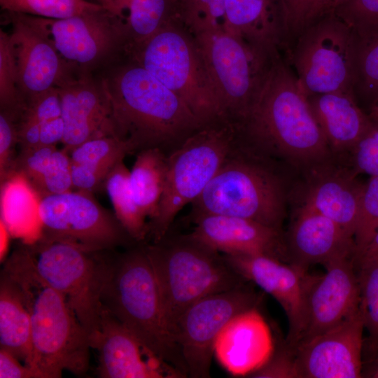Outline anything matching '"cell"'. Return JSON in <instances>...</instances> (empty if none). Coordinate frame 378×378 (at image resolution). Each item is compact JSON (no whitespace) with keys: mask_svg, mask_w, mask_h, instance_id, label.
<instances>
[{"mask_svg":"<svg viewBox=\"0 0 378 378\" xmlns=\"http://www.w3.org/2000/svg\"><path fill=\"white\" fill-rule=\"evenodd\" d=\"M241 136L265 154L306 171L332 153L298 78L281 55L274 59L244 120Z\"/></svg>","mask_w":378,"mask_h":378,"instance_id":"obj_1","label":"cell"},{"mask_svg":"<svg viewBox=\"0 0 378 378\" xmlns=\"http://www.w3.org/2000/svg\"><path fill=\"white\" fill-rule=\"evenodd\" d=\"M101 80L115 136L128 145L131 154L153 148L169 154L205 125L183 100L134 61Z\"/></svg>","mask_w":378,"mask_h":378,"instance_id":"obj_2","label":"cell"},{"mask_svg":"<svg viewBox=\"0 0 378 378\" xmlns=\"http://www.w3.org/2000/svg\"><path fill=\"white\" fill-rule=\"evenodd\" d=\"M3 272L19 288L29 312L31 355L27 366L36 378H58L88 370L90 337L61 293L36 272L25 244L6 260Z\"/></svg>","mask_w":378,"mask_h":378,"instance_id":"obj_3","label":"cell"},{"mask_svg":"<svg viewBox=\"0 0 378 378\" xmlns=\"http://www.w3.org/2000/svg\"><path fill=\"white\" fill-rule=\"evenodd\" d=\"M278 161L246 141L239 132L217 173L191 204L190 219L220 214L281 230L288 193Z\"/></svg>","mask_w":378,"mask_h":378,"instance_id":"obj_4","label":"cell"},{"mask_svg":"<svg viewBox=\"0 0 378 378\" xmlns=\"http://www.w3.org/2000/svg\"><path fill=\"white\" fill-rule=\"evenodd\" d=\"M144 243L120 253L102 254V307L160 358L187 377L166 323L157 278Z\"/></svg>","mask_w":378,"mask_h":378,"instance_id":"obj_5","label":"cell"},{"mask_svg":"<svg viewBox=\"0 0 378 378\" xmlns=\"http://www.w3.org/2000/svg\"><path fill=\"white\" fill-rule=\"evenodd\" d=\"M144 245L172 337L179 318L195 302L246 284L220 252L190 234L172 236L168 232L160 241Z\"/></svg>","mask_w":378,"mask_h":378,"instance_id":"obj_6","label":"cell"},{"mask_svg":"<svg viewBox=\"0 0 378 378\" xmlns=\"http://www.w3.org/2000/svg\"><path fill=\"white\" fill-rule=\"evenodd\" d=\"M239 135L237 124L218 120L205 124L167 155L165 186L156 216L148 221L152 242L169 231L178 213L203 192Z\"/></svg>","mask_w":378,"mask_h":378,"instance_id":"obj_7","label":"cell"},{"mask_svg":"<svg viewBox=\"0 0 378 378\" xmlns=\"http://www.w3.org/2000/svg\"><path fill=\"white\" fill-rule=\"evenodd\" d=\"M191 34L215 90L223 119L241 124L278 56L246 42L223 26Z\"/></svg>","mask_w":378,"mask_h":378,"instance_id":"obj_8","label":"cell"},{"mask_svg":"<svg viewBox=\"0 0 378 378\" xmlns=\"http://www.w3.org/2000/svg\"><path fill=\"white\" fill-rule=\"evenodd\" d=\"M127 53L183 100L202 122L224 120L195 41L175 19Z\"/></svg>","mask_w":378,"mask_h":378,"instance_id":"obj_9","label":"cell"},{"mask_svg":"<svg viewBox=\"0 0 378 378\" xmlns=\"http://www.w3.org/2000/svg\"><path fill=\"white\" fill-rule=\"evenodd\" d=\"M358 43L355 31L331 12L300 34L285 60L307 97L354 92Z\"/></svg>","mask_w":378,"mask_h":378,"instance_id":"obj_10","label":"cell"},{"mask_svg":"<svg viewBox=\"0 0 378 378\" xmlns=\"http://www.w3.org/2000/svg\"><path fill=\"white\" fill-rule=\"evenodd\" d=\"M25 244L38 274L62 295L90 339L100 324L104 251L40 237Z\"/></svg>","mask_w":378,"mask_h":378,"instance_id":"obj_11","label":"cell"},{"mask_svg":"<svg viewBox=\"0 0 378 378\" xmlns=\"http://www.w3.org/2000/svg\"><path fill=\"white\" fill-rule=\"evenodd\" d=\"M38 237L68 242L94 251H109L136 243L114 213L103 207L92 192L76 190L40 198Z\"/></svg>","mask_w":378,"mask_h":378,"instance_id":"obj_12","label":"cell"},{"mask_svg":"<svg viewBox=\"0 0 378 378\" xmlns=\"http://www.w3.org/2000/svg\"><path fill=\"white\" fill-rule=\"evenodd\" d=\"M21 15L66 61L83 71L90 72L127 46L124 20L105 8L62 19Z\"/></svg>","mask_w":378,"mask_h":378,"instance_id":"obj_13","label":"cell"},{"mask_svg":"<svg viewBox=\"0 0 378 378\" xmlns=\"http://www.w3.org/2000/svg\"><path fill=\"white\" fill-rule=\"evenodd\" d=\"M261 295L246 284L206 296L190 306L173 332L187 377L209 378L215 340L237 314L257 307Z\"/></svg>","mask_w":378,"mask_h":378,"instance_id":"obj_14","label":"cell"},{"mask_svg":"<svg viewBox=\"0 0 378 378\" xmlns=\"http://www.w3.org/2000/svg\"><path fill=\"white\" fill-rule=\"evenodd\" d=\"M223 255L236 273L259 286L281 304L288 322L285 345L293 350L302 333L307 295L314 276L265 255Z\"/></svg>","mask_w":378,"mask_h":378,"instance_id":"obj_15","label":"cell"},{"mask_svg":"<svg viewBox=\"0 0 378 378\" xmlns=\"http://www.w3.org/2000/svg\"><path fill=\"white\" fill-rule=\"evenodd\" d=\"M365 330L358 310L293 349L298 378L362 377Z\"/></svg>","mask_w":378,"mask_h":378,"instance_id":"obj_16","label":"cell"},{"mask_svg":"<svg viewBox=\"0 0 378 378\" xmlns=\"http://www.w3.org/2000/svg\"><path fill=\"white\" fill-rule=\"evenodd\" d=\"M98 353L102 378L186 377L149 349L126 326L102 307L99 328L90 339Z\"/></svg>","mask_w":378,"mask_h":378,"instance_id":"obj_17","label":"cell"},{"mask_svg":"<svg viewBox=\"0 0 378 378\" xmlns=\"http://www.w3.org/2000/svg\"><path fill=\"white\" fill-rule=\"evenodd\" d=\"M323 266L326 273L314 276L308 293L304 328L298 344L359 310V285L353 257H341Z\"/></svg>","mask_w":378,"mask_h":378,"instance_id":"obj_18","label":"cell"},{"mask_svg":"<svg viewBox=\"0 0 378 378\" xmlns=\"http://www.w3.org/2000/svg\"><path fill=\"white\" fill-rule=\"evenodd\" d=\"M57 88L64 127L62 143L66 151L90 139L115 136L111 105L101 79L78 70Z\"/></svg>","mask_w":378,"mask_h":378,"instance_id":"obj_19","label":"cell"},{"mask_svg":"<svg viewBox=\"0 0 378 378\" xmlns=\"http://www.w3.org/2000/svg\"><path fill=\"white\" fill-rule=\"evenodd\" d=\"M18 73V85L27 103L58 87L78 68L66 61L52 44L19 13H8Z\"/></svg>","mask_w":378,"mask_h":378,"instance_id":"obj_20","label":"cell"},{"mask_svg":"<svg viewBox=\"0 0 378 378\" xmlns=\"http://www.w3.org/2000/svg\"><path fill=\"white\" fill-rule=\"evenodd\" d=\"M192 237L223 254H258L288 260L281 230L236 216L204 214L191 219Z\"/></svg>","mask_w":378,"mask_h":378,"instance_id":"obj_21","label":"cell"},{"mask_svg":"<svg viewBox=\"0 0 378 378\" xmlns=\"http://www.w3.org/2000/svg\"><path fill=\"white\" fill-rule=\"evenodd\" d=\"M286 241L290 263L307 271L309 266L354 255L352 236L319 212L302 204L297 210Z\"/></svg>","mask_w":378,"mask_h":378,"instance_id":"obj_22","label":"cell"},{"mask_svg":"<svg viewBox=\"0 0 378 378\" xmlns=\"http://www.w3.org/2000/svg\"><path fill=\"white\" fill-rule=\"evenodd\" d=\"M275 350L271 330L257 309L232 318L217 336L214 355L234 376H249L261 368Z\"/></svg>","mask_w":378,"mask_h":378,"instance_id":"obj_23","label":"cell"},{"mask_svg":"<svg viewBox=\"0 0 378 378\" xmlns=\"http://www.w3.org/2000/svg\"><path fill=\"white\" fill-rule=\"evenodd\" d=\"M307 172L302 204L332 220L354 237L365 183L351 168L331 162Z\"/></svg>","mask_w":378,"mask_h":378,"instance_id":"obj_24","label":"cell"},{"mask_svg":"<svg viewBox=\"0 0 378 378\" xmlns=\"http://www.w3.org/2000/svg\"><path fill=\"white\" fill-rule=\"evenodd\" d=\"M223 27L274 57L286 50L280 0H226Z\"/></svg>","mask_w":378,"mask_h":378,"instance_id":"obj_25","label":"cell"},{"mask_svg":"<svg viewBox=\"0 0 378 378\" xmlns=\"http://www.w3.org/2000/svg\"><path fill=\"white\" fill-rule=\"evenodd\" d=\"M307 98L332 155L349 154L372 125V120L358 105L352 91L317 94Z\"/></svg>","mask_w":378,"mask_h":378,"instance_id":"obj_26","label":"cell"},{"mask_svg":"<svg viewBox=\"0 0 378 378\" xmlns=\"http://www.w3.org/2000/svg\"><path fill=\"white\" fill-rule=\"evenodd\" d=\"M14 176L21 178L39 199L74 188L69 153L56 145L19 150Z\"/></svg>","mask_w":378,"mask_h":378,"instance_id":"obj_27","label":"cell"},{"mask_svg":"<svg viewBox=\"0 0 378 378\" xmlns=\"http://www.w3.org/2000/svg\"><path fill=\"white\" fill-rule=\"evenodd\" d=\"M131 154L120 139L102 136L88 140L69 152L74 188L90 192L104 187L111 169Z\"/></svg>","mask_w":378,"mask_h":378,"instance_id":"obj_28","label":"cell"},{"mask_svg":"<svg viewBox=\"0 0 378 378\" xmlns=\"http://www.w3.org/2000/svg\"><path fill=\"white\" fill-rule=\"evenodd\" d=\"M0 349L27 365L31 355L28 309L16 284L4 272L0 281Z\"/></svg>","mask_w":378,"mask_h":378,"instance_id":"obj_29","label":"cell"},{"mask_svg":"<svg viewBox=\"0 0 378 378\" xmlns=\"http://www.w3.org/2000/svg\"><path fill=\"white\" fill-rule=\"evenodd\" d=\"M167 155L158 148H147L136 153L130 171V186L134 200L141 213L149 220L158 212L163 194Z\"/></svg>","mask_w":378,"mask_h":378,"instance_id":"obj_30","label":"cell"},{"mask_svg":"<svg viewBox=\"0 0 378 378\" xmlns=\"http://www.w3.org/2000/svg\"><path fill=\"white\" fill-rule=\"evenodd\" d=\"M124 14L127 46L136 48L156 34L174 17V0H113Z\"/></svg>","mask_w":378,"mask_h":378,"instance_id":"obj_31","label":"cell"},{"mask_svg":"<svg viewBox=\"0 0 378 378\" xmlns=\"http://www.w3.org/2000/svg\"><path fill=\"white\" fill-rule=\"evenodd\" d=\"M129 176L130 171L121 161L108 174L104 188L113 205L114 214L124 229L136 243H144L148 234L147 218L134 200Z\"/></svg>","mask_w":378,"mask_h":378,"instance_id":"obj_32","label":"cell"},{"mask_svg":"<svg viewBox=\"0 0 378 378\" xmlns=\"http://www.w3.org/2000/svg\"><path fill=\"white\" fill-rule=\"evenodd\" d=\"M356 270L359 311L367 332L364 349L368 360L378 353V259L363 264Z\"/></svg>","mask_w":378,"mask_h":378,"instance_id":"obj_33","label":"cell"},{"mask_svg":"<svg viewBox=\"0 0 378 378\" xmlns=\"http://www.w3.org/2000/svg\"><path fill=\"white\" fill-rule=\"evenodd\" d=\"M354 93L368 108L378 97V30L358 37Z\"/></svg>","mask_w":378,"mask_h":378,"instance_id":"obj_34","label":"cell"},{"mask_svg":"<svg viewBox=\"0 0 378 378\" xmlns=\"http://www.w3.org/2000/svg\"><path fill=\"white\" fill-rule=\"evenodd\" d=\"M27 102L18 85L16 58L10 34L0 29V108L20 115Z\"/></svg>","mask_w":378,"mask_h":378,"instance_id":"obj_35","label":"cell"},{"mask_svg":"<svg viewBox=\"0 0 378 378\" xmlns=\"http://www.w3.org/2000/svg\"><path fill=\"white\" fill-rule=\"evenodd\" d=\"M0 6L8 13L50 19H62L104 8L86 0H0Z\"/></svg>","mask_w":378,"mask_h":378,"instance_id":"obj_36","label":"cell"},{"mask_svg":"<svg viewBox=\"0 0 378 378\" xmlns=\"http://www.w3.org/2000/svg\"><path fill=\"white\" fill-rule=\"evenodd\" d=\"M174 17L190 33L223 26L226 0H174Z\"/></svg>","mask_w":378,"mask_h":378,"instance_id":"obj_37","label":"cell"},{"mask_svg":"<svg viewBox=\"0 0 378 378\" xmlns=\"http://www.w3.org/2000/svg\"><path fill=\"white\" fill-rule=\"evenodd\" d=\"M378 231V176H371L365 183L354 233V261L371 242Z\"/></svg>","mask_w":378,"mask_h":378,"instance_id":"obj_38","label":"cell"},{"mask_svg":"<svg viewBox=\"0 0 378 378\" xmlns=\"http://www.w3.org/2000/svg\"><path fill=\"white\" fill-rule=\"evenodd\" d=\"M285 32V52L321 14L324 0H280Z\"/></svg>","mask_w":378,"mask_h":378,"instance_id":"obj_39","label":"cell"},{"mask_svg":"<svg viewBox=\"0 0 378 378\" xmlns=\"http://www.w3.org/2000/svg\"><path fill=\"white\" fill-rule=\"evenodd\" d=\"M358 37L378 30V0H347L332 12Z\"/></svg>","mask_w":378,"mask_h":378,"instance_id":"obj_40","label":"cell"},{"mask_svg":"<svg viewBox=\"0 0 378 378\" xmlns=\"http://www.w3.org/2000/svg\"><path fill=\"white\" fill-rule=\"evenodd\" d=\"M18 117L14 113L0 112V179L4 184L14 176L15 160L18 146Z\"/></svg>","mask_w":378,"mask_h":378,"instance_id":"obj_41","label":"cell"},{"mask_svg":"<svg viewBox=\"0 0 378 378\" xmlns=\"http://www.w3.org/2000/svg\"><path fill=\"white\" fill-rule=\"evenodd\" d=\"M349 154L351 168L357 174L378 176V120H372L370 127Z\"/></svg>","mask_w":378,"mask_h":378,"instance_id":"obj_42","label":"cell"},{"mask_svg":"<svg viewBox=\"0 0 378 378\" xmlns=\"http://www.w3.org/2000/svg\"><path fill=\"white\" fill-rule=\"evenodd\" d=\"M249 377L298 378L294 352L286 345L274 351L269 360Z\"/></svg>","mask_w":378,"mask_h":378,"instance_id":"obj_43","label":"cell"},{"mask_svg":"<svg viewBox=\"0 0 378 378\" xmlns=\"http://www.w3.org/2000/svg\"><path fill=\"white\" fill-rule=\"evenodd\" d=\"M27 104V111L41 124L62 117L61 101L57 87L38 95Z\"/></svg>","mask_w":378,"mask_h":378,"instance_id":"obj_44","label":"cell"},{"mask_svg":"<svg viewBox=\"0 0 378 378\" xmlns=\"http://www.w3.org/2000/svg\"><path fill=\"white\" fill-rule=\"evenodd\" d=\"M18 146L20 150H27L41 146V126L25 109L18 120Z\"/></svg>","mask_w":378,"mask_h":378,"instance_id":"obj_45","label":"cell"},{"mask_svg":"<svg viewBox=\"0 0 378 378\" xmlns=\"http://www.w3.org/2000/svg\"><path fill=\"white\" fill-rule=\"evenodd\" d=\"M0 378H36V376L12 354L0 349Z\"/></svg>","mask_w":378,"mask_h":378,"instance_id":"obj_46","label":"cell"},{"mask_svg":"<svg viewBox=\"0 0 378 378\" xmlns=\"http://www.w3.org/2000/svg\"><path fill=\"white\" fill-rule=\"evenodd\" d=\"M64 127L62 117L45 122L41 126V146H55L62 142Z\"/></svg>","mask_w":378,"mask_h":378,"instance_id":"obj_47","label":"cell"},{"mask_svg":"<svg viewBox=\"0 0 378 378\" xmlns=\"http://www.w3.org/2000/svg\"><path fill=\"white\" fill-rule=\"evenodd\" d=\"M376 259H378V231L363 253L354 260V264L357 268L363 264Z\"/></svg>","mask_w":378,"mask_h":378,"instance_id":"obj_48","label":"cell"},{"mask_svg":"<svg viewBox=\"0 0 378 378\" xmlns=\"http://www.w3.org/2000/svg\"><path fill=\"white\" fill-rule=\"evenodd\" d=\"M362 377L378 378V353L367 360L363 368Z\"/></svg>","mask_w":378,"mask_h":378,"instance_id":"obj_49","label":"cell"},{"mask_svg":"<svg viewBox=\"0 0 378 378\" xmlns=\"http://www.w3.org/2000/svg\"><path fill=\"white\" fill-rule=\"evenodd\" d=\"M96 3L102 6L106 10L118 16L123 20H125V15L119 9L113 0H95Z\"/></svg>","mask_w":378,"mask_h":378,"instance_id":"obj_50","label":"cell"},{"mask_svg":"<svg viewBox=\"0 0 378 378\" xmlns=\"http://www.w3.org/2000/svg\"><path fill=\"white\" fill-rule=\"evenodd\" d=\"M346 1L347 0H324L321 16L332 12L337 6Z\"/></svg>","mask_w":378,"mask_h":378,"instance_id":"obj_51","label":"cell"},{"mask_svg":"<svg viewBox=\"0 0 378 378\" xmlns=\"http://www.w3.org/2000/svg\"><path fill=\"white\" fill-rule=\"evenodd\" d=\"M368 115L372 120H378V97L370 106Z\"/></svg>","mask_w":378,"mask_h":378,"instance_id":"obj_52","label":"cell"}]
</instances>
